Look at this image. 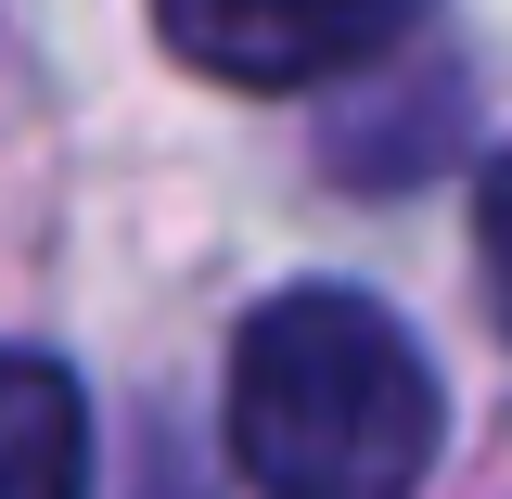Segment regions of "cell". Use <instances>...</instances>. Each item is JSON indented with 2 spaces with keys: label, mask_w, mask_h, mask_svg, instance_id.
<instances>
[{
  "label": "cell",
  "mask_w": 512,
  "mask_h": 499,
  "mask_svg": "<svg viewBox=\"0 0 512 499\" xmlns=\"http://www.w3.org/2000/svg\"><path fill=\"white\" fill-rule=\"evenodd\" d=\"M436 423V359L359 282H295L231 333V461L256 499H410Z\"/></svg>",
  "instance_id": "1"
},
{
  "label": "cell",
  "mask_w": 512,
  "mask_h": 499,
  "mask_svg": "<svg viewBox=\"0 0 512 499\" xmlns=\"http://www.w3.org/2000/svg\"><path fill=\"white\" fill-rule=\"evenodd\" d=\"M167 52L231 77V90H320L346 64L397 52L423 26V0H154Z\"/></svg>",
  "instance_id": "2"
},
{
  "label": "cell",
  "mask_w": 512,
  "mask_h": 499,
  "mask_svg": "<svg viewBox=\"0 0 512 499\" xmlns=\"http://www.w3.org/2000/svg\"><path fill=\"white\" fill-rule=\"evenodd\" d=\"M474 256H487V295H500V333H512V154L474 192Z\"/></svg>",
  "instance_id": "4"
},
{
  "label": "cell",
  "mask_w": 512,
  "mask_h": 499,
  "mask_svg": "<svg viewBox=\"0 0 512 499\" xmlns=\"http://www.w3.org/2000/svg\"><path fill=\"white\" fill-rule=\"evenodd\" d=\"M0 499H90V397L26 346H0Z\"/></svg>",
  "instance_id": "3"
}]
</instances>
